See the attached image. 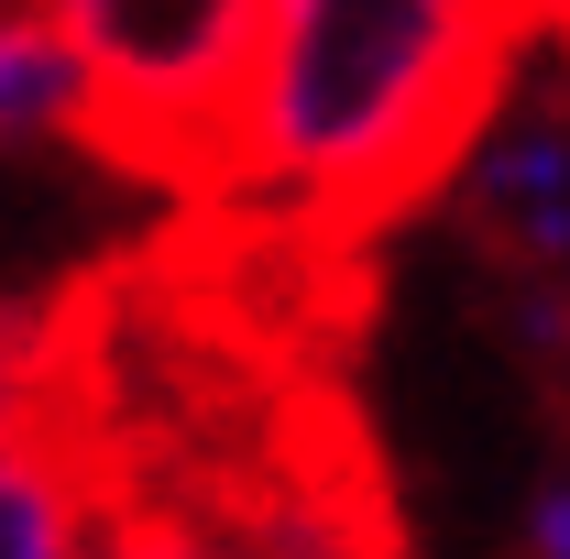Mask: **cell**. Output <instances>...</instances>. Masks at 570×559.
<instances>
[{"label":"cell","mask_w":570,"mask_h":559,"mask_svg":"<svg viewBox=\"0 0 570 559\" xmlns=\"http://www.w3.org/2000/svg\"><path fill=\"white\" fill-rule=\"evenodd\" d=\"M515 45L527 22L504 0H253L187 198L275 209L296 231L428 209Z\"/></svg>","instance_id":"1"},{"label":"cell","mask_w":570,"mask_h":559,"mask_svg":"<svg viewBox=\"0 0 570 559\" xmlns=\"http://www.w3.org/2000/svg\"><path fill=\"white\" fill-rule=\"evenodd\" d=\"M428 209L494 285L515 362L570 373V33H527Z\"/></svg>","instance_id":"2"},{"label":"cell","mask_w":570,"mask_h":559,"mask_svg":"<svg viewBox=\"0 0 570 559\" xmlns=\"http://www.w3.org/2000/svg\"><path fill=\"white\" fill-rule=\"evenodd\" d=\"M88 67V154L187 198L219 88L242 67L253 0H45Z\"/></svg>","instance_id":"3"},{"label":"cell","mask_w":570,"mask_h":559,"mask_svg":"<svg viewBox=\"0 0 570 559\" xmlns=\"http://www.w3.org/2000/svg\"><path fill=\"white\" fill-rule=\"evenodd\" d=\"M77 559H373V549L318 472H275V483H230V493L99 483V527Z\"/></svg>","instance_id":"4"},{"label":"cell","mask_w":570,"mask_h":559,"mask_svg":"<svg viewBox=\"0 0 570 559\" xmlns=\"http://www.w3.org/2000/svg\"><path fill=\"white\" fill-rule=\"evenodd\" d=\"M99 527V439L77 428V406L0 450V559H77Z\"/></svg>","instance_id":"5"},{"label":"cell","mask_w":570,"mask_h":559,"mask_svg":"<svg viewBox=\"0 0 570 559\" xmlns=\"http://www.w3.org/2000/svg\"><path fill=\"white\" fill-rule=\"evenodd\" d=\"M88 143V67L45 0H0V154Z\"/></svg>","instance_id":"6"},{"label":"cell","mask_w":570,"mask_h":559,"mask_svg":"<svg viewBox=\"0 0 570 559\" xmlns=\"http://www.w3.org/2000/svg\"><path fill=\"white\" fill-rule=\"evenodd\" d=\"M67 406V341L45 318H0V450Z\"/></svg>","instance_id":"7"},{"label":"cell","mask_w":570,"mask_h":559,"mask_svg":"<svg viewBox=\"0 0 570 559\" xmlns=\"http://www.w3.org/2000/svg\"><path fill=\"white\" fill-rule=\"evenodd\" d=\"M515 559H570V461H549L515 493Z\"/></svg>","instance_id":"8"},{"label":"cell","mask_w":570,"mask_h":559,"mask_svg":"<svg viewBox=\"0 0 570 559\" xmlns=\"http://www.w3.org/2000/svg\"><path fill=\"white\" fill-rule=\"evenodd\" d=\"M504 11H515L527 33H570V0H504Z\"/></svg>","instance_id":"9"}]
</instances>
